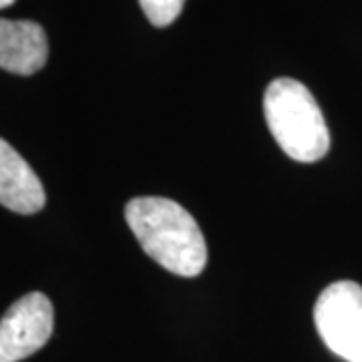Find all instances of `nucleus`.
I'll list each match as a JSON object with an SVG mask.
<instances>
[{
    "mask_svg": "<svg viewBox=\"0 0 362 362\" xmlns=\"http://www.w3.org/2000/svg\"><path fill=\"white\" fill-rule=\"evenodd\" d=\"M125 220L143 252L165 270L194 278L207 264L206 238L194 216L168 197H133Z\"/></svg>",
    "mask_w": 362,
    "mask_h": 362,
    "instance_id": "f257e3e1",
    "label": "nucleus"
},
{
    "mask_svg": "<svg viewBox=\"0 0 362 362\" xmlns=\"http://www.w3.org/2000/svg\"><path fill=\"white\" fill-rule=\"evenodd\" d=\"M264 117L286 156L300 163L320 161L330 149V133L320 105L296 78H276L264 93Z\"/></svg>",
    "mask_w": 362,
    "mask_h": 362,
    "instance_id": "f03ea898",
    "label": "nucleus"
},
{
    "mask_svg": "<svg viewBox=\"0 0 362 362\" xmlns=\"http://www.w3.org/2000/svg\"><path fill=\"white\" fill-rule=\"evenodd\" d=\"M314 324L322 342L346 362H362V286L340 280L316 300Z\"/></svg>",
    "mask_w": 362,
    "mask_h": 362,
    "instance_id": "7ed1b4c3",
    "label": "nucleus"
},
{
    "mask_svg": "<svg viewBox=\"0 0 362 362\" xmlns=\"http://www.w3.org/2000/svg\"><path fill=\"white\" fill-rule=\"evenodd\" d=\"M54 310L42 292H28L0 318V362H21L52 337Z\"/></svg>",
    "mask_w": 362,
    "mask_h": 362,
    "instance_id": "20e7f679",
    "label": "nucleus"
},
{
    "mask_svg": "<svg viewBox=\"0 0 362 362\" xmlns=\"http://www.w3.org/2000/svg\"><path fill=\"white\" fill-rule=\"evenodd\" d=\"M49 40L39 23L0 18V69L30 77L47 65Z\"/></svg>",
    "mask_w": 362,
    "mask_h": 362,
    "instance_id": "39448f33",
    "label": "nucleus"
},
{
    "mask_svg": "<svg viewBox=\"0 0 362 362\" xmlns=\"http://www.w3.org/2000/svg\"><path fill=\"white\" fill-rule=\"evenodd\" d=\"M45 202L47 194L37 173L11 143L0 137V206L33 216L45 207Z\"/></svg>",
    "mask_w": 362,
    "mask_h": 362,
    "instance_id": "423d86ee",
    "label": "nucleus"
},
{
    "mask_svg": "<svg viewBox=\"0 0 362 362\" xmlns=\"http://www.w3.org/2000/svg\"><path fill=\"white\" fill-rule=\"evenodd\" d=\"M143 14L153 26H169L183 11L185 0H139Z\"/></svg>",
    "mask_w": 362,
    "mask_h": 362,
    "instance_id": "0eeeda50",
    "label": "nucleus"
},
{
    "mask_svg": "<svg viewBox=\"0 0 362 362\" xmlns=\"http://www.w3.org/2000/svg\"><path fill=\"white\" fill-rule=\"evenodd\" d=\"M11 4H14V0H0V11L6 8V6H11Z\"/></svg>",
    "mask_w": 362,
    "mask_h": 362,
    "instance_id": "6e6552de",
    "label": "nucleus"
}]
</instances>
